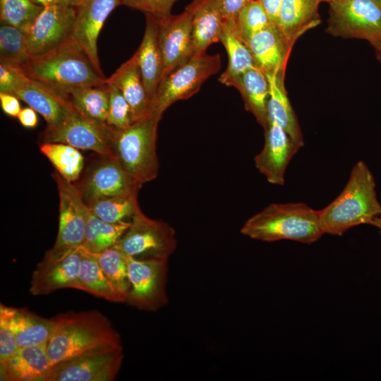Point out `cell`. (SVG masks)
Here are the masks:
<instances>
[{
  "instance_id": "19",
  "label": "cell",
  "mask_w": 381,
  "mask_h": 381,
  "mask_svg": "<svg viewBox=\"0 0 381 381\" xmlns=\"http://www.w3.org/2000/svg\"><path fill=\"white\" fill-rule=\"evenodd\" d=\"M294 44L274 22L255 34L246 43L255 66L265 73L286 71Z\"/></svg>"
},
{
  "instance_id": "25",
  "label": "cell",
  "mask_w": 381,
  "mask_h": 381,
  "mask_svg": "<svg viewBox=\"0 0 381 381\" xmlns=\"http://www.w3.org/2000/svg\"><path fill=\"white\" fill-rule=\"evenodd\" d=\"M285 71L265 73L270 89L269 121L280 126L302 147L304 146L303 135L284 87Z\"/></svg>"
},
{
  "instance_id": "36",
  "label": "cell",
  "mask_w": 381,
  "mask_h": 381,
  "mask_svg": "<svg viewBox=\"0 0 381 381\" xmlns=\"http://www.w3.org/2000/svg\"><path fill=\"white\" fill-rule=\"evenodd\" d=\"M31 59L25 33L14 26L1 23L0 64L23 66Z\"/></svg>"
},
{
  "instance_id": "24",
  "label": "cell",
  "mask_w": 381,
  "mask_h": 381,
  "mask_svg": "<svg viewBox=\"0 0 381 381\" xmlns=\"http://www.w3.org/2000/svg\"><path fill=\"white\" fill-rule=\"evenodd\" d=\"M186 10L192 16L195 54H205L212 44L220 42L224 18L219 0H193Z\"/></svg>"
},
{
  "instance_id": "47",
  "label": "cell",
  "mask_w": 381,
  "mask_h": 381,
  "mask_svg": "<svg viewBox=\"0 0 381 381\" xmlns=\"http://www.w3.org/2000/svg\"><path fill=\"white\" fill-rule=\"evenodd\" d=\"M36 4L44 6L47 5H66L71 6H75L79 0H32Z\"/></svg>"
},
{
  "instance_id": "13",
  "label": "cell",
  "mask_w": 381,
  "mask_h": 381,
  "mask_svg": "<svg viewBox=\"0 0 381 381\" xmlns=\"http://www.w3.org/2000/svg\"><path fill=\"white\" fill-rule=\"evenodd\" d=\"M42 143H61L93 151L102 157L115 158L109 128L95 123L73 109L59 124L47 126Z\"/></svg>"
},
{
  "instance_id": "2",
  "label": "cell",
  "mask_w": 381,
  "mask_h": 381,
  "mask_svg": "<svg viewBox=\"0 0 381 381\" xmlns=\"http://www.w3.org/2000/svg\"><path fill=\"white\" fill-rule=\"evenodd\" d=\"M381 213L375 177L362 160L356 163L338 196L320 210L324 234L341 236L350 229L371 224Z\"/></svg>"
},
{
  "instance_id": "7",
  "label": "cell",
  "mask_w": 381,
  "mask_h": 381,
  "mask_svg": "<svg viewBox=\"0 0 381 381\" xmlns=\"http://www.w3.org/2000/svg\"><path fill=\"white\" fill-rule=\"evenodd\" d=\"M329 6L328 34L370 44L381 41V0H341Z\"/></svg>"
},
{
  "instance_id": "28",
  "label": "cell",
  "mask_w": 381,
  "mask_h": 381,
  "mask_svg": "<svg viewBox=\"0 0 381 381\" xmlns=\"http://www.w3.org/2000/svg\"><path fill=\"white\" fill-rule=\"evenodd\" d=\"M320 0H282L277 25L292 43L320 23Z\"/></svg>"
},
{
  "instance_id": "27",
  "label": "cell",
  "mask_w": 381,
  "mask_h": 381,
  "mask_svg": "<svg viewBox=\"0 0 381 381\" xmlns=\"http://www.w3.org/2000/svg\"><path fill=\"white\" fill-rule=\"evenodd\" d=\"M230 86L239 91L246 109L265 129L270 123L267 112L270 89L265 73L255 65L235 79Z\"/></svg>"
},
{
  "instance_id": "45",
  "label": "cell",
  "mask_w": 381,
  "mask_h": 381,
  "mask_svg": "<svg viewBox=\"0 0 381 381\" xmlns=\"http://www.w3.org/2000/svg\"><path fill=\"white\" fill-rule=\"evenodd\" d=\"M37 111L31 107H25L21 109L18 116L20 124L25 128H35L38 123Z\"/></svg>"
},
{
  "instance_id": "15",
  "label": "cell",
  "mask_w": 381,
  "mask_h": 381,
  "mask_svg": "<svg viewBox=\"0 0 381 381\" xmlns=\"http://www.w3.org/2000/svg\"><path fill=\"white\" fill-rule=\"evenodd\" d=\"M116 158L104 159L91 167L77 186L86 204L121 194L140 190Z\"/></svg>"
},
{
  "instance_id": "50",
  "label": "cell",
  "mask_w": 381,
  "mask_h": 381,
  "mask_svg": "<svg viewBox=\"0 0 381 381\" xmlns=\"http://www.w3.org/2000/svg\"><path fill=\"white\" fill-rule=\"evenodd\" d=\"M341 1V0H320V2H327L328 4L333 3V2H337V1Z\"/></svg>"
},
{
  "instance_id": "23",
  "label": "cell",
  "mask_w": 381,
  "mask_h": 381,
  "mask_svg": "<svg viewBox=\"0 0 381 381\" xmlns=\"http://www.w3.org/2000/svg\"><path fill=\"white\" fill-rule=\"evenodd\" d=\"M146 23L143 40L135 52L143 81L150 99L153 97L163 75L164 66L158 39V20L145 14Z\"/></svg>"
},
{
  "instance_id": "41",
  "label": "cell",
  "mask_w": 381,
  "mask_h": 381,
  "mask_svg": "<svg viewBox=\"0 0 381 381\" xmlns=\"http://www.w3.org/2000/svg\"><path fill=\"white\" fill-rule=\"evenodd\" d=\"M176 0H121V5L150 14L157 19L171 15Z\"/></svg>"
},
{
  "instance_id": "10",
  "label": "cell",
  "mask_w": 381,
  "mask_h": 381,
  "mask_svg": "<svg viewBox=\"0 0 381 381\" xmlns=\"http://www.w3.org/2000/svg\"><path fill=\"white\" fill-rule=\"evenodd\" d=\"M177 246L175 230L168 223L147 217L140 209L116 246L135 258H168Z\"/></svg>"
},
{
  "instance_id": "39",
  "label": "cell",
  "mask_w": 381,
  "mask_h": 381,
  "mask_svg": "<svg viewBox=\"0 0 381 381\" xmlns=\"http://www.w3.org/2000/svg\"><path fill=\"white\" fill-rule=\"evenodd\" d=\"M107 83L109 90L107 126L116 131L125 129L135 121L131 108L120 90L110 83Z\"/></svg>"
},
{
  "instance_id": "22",
  "label": "cell",
  "mask_w": 381,
  "mask_h": 381,
  "mask_svg": "<svg viewBox=\"0 0 381 381\" xmlns=\"http://www.w3.org/2000/svg\"><path fill=\"white\" fill-rule=\"evenodd\" d=\"M14 95L41 114L47 126L59 124L74 109L68 97L30 78Z\"/></svg>"
},
{
  "instance_id": "48",
  "label": "cell",
  "mask_w": 381,
  "mask_h": 381,
  "mask_svg": "<svg viewBox=\"0 0 381 381\" xmlns=\"http://www.w3.org/2000/svg\"><path fill=\"white\" fill-rule=\"evenodd\" d=\"M375 50V54L377 61L381 64V41L371 44Z\"/></svg>"
},
{
  "instance_id": "46",
  "label": "cell",
  "mask_w": 381,
  "mask_h": 381,
  "mask_svg": "<svg viewBox=\"0 0 381 381\" xmlns=\"http://www.w3.org/2000/svg\"><path fill=\"white\" fill-rule=\"evenodd\" d=\"M270 20L277 23L282 0H258Z\"/></svg>"
},
{
  "instance_id": "33",
  "label": "cell",
  "mask_w": 381,
  "mask_h": 381,
  "mask_svg": "<svg viewBox=\"0 0 381 381\" xmlns=\"http://www.w3.org/2000/svg\"><path fill=\"white\" fill-rule=\"evenodd\" d=\"M40 150L62 177L71 183L78 180L84 166L78 149L61 143H42Z\"/></svg>"
},
{
  "instance_id": "51",
  "label": "cell",
  "mask_w": 381,
  "mask_h": 381,
  "mask_svg": "<svg viewBox=\"0 0 381 381\" xmlns=\"http://www.w3.org/2000/svg\"><path fill=\"white\" fill-rule=\"evenodd\" d=\"M380 236H381V232H380Z\"/></svg>"
},
{
  "instance_id": "34",
  "label": "cell",
  "mask_w": 381,
  "mask_h": 381,
  "mask_svg": "<svg viewBox=\"0 0 381 381\" xmlns=\"http://www.w3.org/2000/svg\"><path fill=\"white\" fill-rule=\"evenodd\" d=\"M139 190L99 199L87 204L90 210L101 219L116 223L132 217L140 210Z\"/></svg>"
},
{
  "instance_id": "11",
  "label": "cell",
  "mask_w": 381,
  "mask_h": 381,
  "mask_svg": "<svg viewBox=\"0 0 381 381\" xmlns=\"http://www.w3.org/2000/svg\"><path fill=\"white\" fill-rule=\"evenodd\" d=\"M123 358L122 345L94 349L54 364L45 381H112Z\"/></svg>"
},
{
  "instance_id": "14",
  "label": "cell",
  "mask_w": 381,
  "mask_h": 381,
  "mask_svg": "<svg viewBox=\"0 0 381 381\" xmlns=\"http://www.w3.org/2000/svg\"><path fill=\"white\" fill-rule=\"evenodd\" d=\"M157 20L164 78L195 55L192 16L185 9L180 14H171Z\"/></svg>"
},
{
  "instance_id": "12",
  "label": "cell",
  "mask_w": 381,
  "mask_h": 381,
  "mask_svg": "<svg viewBox=\"0 0 381 381\" xmlns=\"http://www.w3.org/2000/svg\"><path fill=\"white\" fill-rule=\"evenodd\" d=\"M75 9L66 5H47L25 34L32 59L44 56L73 37Z\"/></svg>"
},
{
  "instance_id": "31",
  "label": "cell",
  "mask_w": 381,
  "mask_h": 381,
  "mask_svg": "<svg viewBox=\"0 0 381 381\" xmlns=\"http://www.w3.org/2000/svg\"><path fill=\"white\" fill-rule=\"evenodd\" d=\"M82 248L80 269L75 289L110 302L122 303L121 298L100 267L95 255Z\"/></svg>"
},
{
  "instance_id": "20",
  "label": "cell",
  "mask_w": 381,
  "mask_h": 381,
  "mask_svg": "<svg viewBox=\"0 0 381 381\" xmlns=\"http://www.w3.org/2000/svg\"><path fill=\"white\" fill-rule=\"evenodd\" d=\"M0 318L13 332L19 348L47 344L53 332L52 318H44L25 308L1 304Z\"/></svg>"
},
{
  "instance_id": "30",
  "label": "cell",
  "mask_w": 381,
  "mask_h": 381,
  "mask_svg": "<svg viewBox=\"0 0 381 381\" xmlns=\"http://www.w3.org/2000/svg\"><path fill=\"white\" fill-rule=\"evenodd\" d=\"M130 224L131 221L126 220L116 223L107 222L94 214L88 208L82 247L90 253H98L114 246L126 232Z\"/></svg>"
},
{
  "instance_id": "32",
  "label": "cell",
  "mask_w": 381,
  "mask_h": 381,
  "mask_svg": "<svg viewBox=\"0 0 381 381\" xmlns=\"http://www.w3.org/2000/svg\"><path fill=\"white\" fill-rule=\"evenodd\" d=\"M219 42L227 52L228 64L225 71L220 75L219 81L230 86L235 79L255 64L248 46L224 23Z\"/></svg>"
},
{
  "instance_id": "21",
  "label": "cell",
  "mask_w": 381,
  "mask_h": 381,
  "mask_svg": "<svg viewBox=\"0 0 381 381\" xmlns=\"http://www.w3.org/2000/svg\"><path fill=\"white\" fill-rule=\"evenodd\" d=\"M47 344L19 348L12 356L0 363L1 380L45 381L52 368Z\"/></svg>"
},
{
  "instance_id": "37",
  "label": "cell",
  "mask_w": 381,
  "mask_h": 381,
  "mask_svg": "<svg viewBox=\"0 0 381 381\" xmlns=\"http://www.w3.org/2000/svg\"><path fill=\"white\" fill-rule=\"evenodd\" d=\"M42 9V6L32 0H0L1 23L14 26L25 34Z\"/></svg>"
},
{
  "instance_id": "16",
  "label": "cell",
  "mask_w": 381,
  "mask_h": 381,
  "mask_svg": "<svg viewBox=\"0 0 381 381\" xmlns=\"http://www.w3.org/2000/svg\"><path fill=\"white\" fill-rule=\"evenodd\" d=\"M264 130V145L254 158L255 166L270 183L283 186L286 168L301 147L273 121Z\"/></svg>"
},
{
  "instance_id": "42",
  "label": "cell",
  "mask_w": 381,
  "mask_h": 381,
  "mask_svg": "<svg viewBox=\"0 0 381 381\" xmlns=\"http://www.w3.org/2000/svg\"><path fill=\"white\" fill-rule=\"evenodd\" d=\"M18 349L13 332L7 323L0 318V363L12 356Z\"/></svg>"
},
{
  "instance_id": "29",
  "label": "cell",
  "mask_w": 381,
  "mask_h": 381,
  "mask_svg": "<svg viewBox=\"0 0 381 381\" xmlns=\"http://www.w3.org/2000/svg\"><path fill=\"white\" fill-rule=\"evenodd\" d=\"M68 98L74 109L84 116L107 126L109 107V90L107 82L73 89L68 94Z\"/></svg>"
},
{
  "instance_id": "6",
  "label": "cell",
  "mask_w": 381,
  "mask_h": 381,
  "mask_svg": "<svg viewBox=\"0 0 381 381\" xmlns=\"http://www.w3.org/2000/svg\"><path fill=\"white\" fill-rule=\"evenodd\" d=\"M221 68L219 54H195L162 78L151 99L150 116L162 119L164 111L179 100L195 95L203 83Z\"/></svg>"
},
{
  "instance_id": "40",
  "label": "cell",
  "mask_w": 381,
  "mask_h": 381,
  "mask_svg": "<svg viewBox=\"0 0 381 381\" xmlns=\"http://www.w3.org/2000/svg\"><path fill=\"white\" fill-rule=\"evenodd\" d=\"M28 79L22 66L0 64V92L14 95Z\"/></svg>"
},
{
  "instance_id": "26",
  "label": "cell",
  "mask_w": 381,
  "mask_h": 381,
  "mask_svg": "<svg viewBox=\"0 0 381 381\" xmlns=\"http://www.w3.org/2000/svg\"><path fill=\"white\" fill-rule=\"evenodd\" d=\"M107 82L120 90L131 108L135 121L150 116V99L145 90L135 54L107 78Z\"/></svg>"
},
{
  "instance_id": "5",
  "label": "cell",
  "mask_w": 381,
  "mask_h": 381,
  "mask_svg": "<svg viewBox=\"0 0 381 381\" xmlns=\"http://www.w3.org/2000/svg\"><path fill=\"white\" fill-rule=\"evenodd\" d=\"M160 119L147 116L128 128H109L111 145L115 158L140 186L155 179L159 172L157 131Z\"/></svg>"
},
{
  "instance_id": "8",
  "label": "cell",
  "mask_w": 381,
  "mask_h": 381,
  "mask_svg": "<svg viewBox=\"0 0 381 381\" xmlns=\"http://www.w3.org/2000/svg\"><path fill=\"white\" fill-rule=\"evenodd\" d=\"M168 259L126 255L130 289L125 303L145 311H157L167 304Z\"/></svg>"
},
{
  "instance_id": "38",
  "label": "cell",
  "mask_w": 381,
  "mask_h": 381,
  "mask_svg": "<svg viewBox=\"0 0 381 381\" xmlns=\"http://www.w3.org/2000/svg\"><path fill=\"white\" fill-rule=\"evenodd\" d=\"M271 22L260 2L255 0L238 13L233 31L246 44L255 34L265 28Z\"/></svg>"
},
{
  "instance_id": "43",
  "label": "cell",
  "mask_w": 381,
  "mask_h": 381,
  "mask_svg": "<svg viewBox=\"0 0 381 381\" xmlns=\"http://www.w3.org/2000/svg\"><path fill=\"white\" fill-rule=\"evenodd\" d=\"M255 0H219L224 23L234 30L236 19L241 11Z\"/></svg>"
},
{
  "instance_id": "17",
  "label": "cell",
  "mask_w": 381,
  "mask_h": 381,
  "mask_svg": "<svg viewBox=\"0 0 381 381\" xmlns=\"http://www.w3.org/2000/svg\"><path fill=\"white\" fill-rule=\"evenodd\" d=\"M82 246L57 259L43 258L32 274L30 293L49 294L64 288L75 289L82 260Z\"/></svg>"
},
{
  "instance_id": "1",
  "label": "cell",
  "mask_w": 381,
  "mask_h": 381,
  "mask_svg": "<svg viewBox=\"0 0 381 381\" xmlns=\"http://www.w3.org/2000/svg\"><path fill=\"white\" fill-rule=\"evenodd\" d=\"M52 318L54 326L47 344L52 366L94 349L122 345L119 332L98 310H68Z\"/></svg>"
},
{
  "instance_id": "4",
  "label": "cell",
  "mask_w": 381,
  "mask_h": 381,
  "mask_svg": "<svg viewBox=\"0 0 381 381\" xmlns=\"http://www.w3.org/2000/svg\"><path fill=\"white\" fill-rule=\"evenodd\" d=\"M240 231L265 242L290 240L304 244L313 243L325 234L320 210L300 202L271 203L247 219Z\"/></svg>"
},
{
  "instance_id": "49",
  "label": "cell",
  "mask_w": 381,
  "mask_h": 381,
  "mask_svg": "<svg viewBox=\"0 0 381 381\" xmlns=\"http://www.w3.org/2000/svg\"><path fill=\"white\" fill-rule=\"evenodd\" d=\"M370 225L377 228L379 232H381V213L374 219Z\"/></svg>"
},
{
  "instance_id": "18",
  "label": "cell",
  "mask_w": 381,
  "mask_h": 381,
  "mask_svg": "<svg viewBox=\"0 0 381 381\" xmlns=\"http://www.w3.org/2000/svg\"><path fill=\"white\" fill-rule=\"evenodd\" d=\"M120 5L121 0H79L75 6L76 16L73 37L101 72L98 37L108 16Z\"/></svg>"
},
{
  "instance_id": "44",
  "label": "cell",
  "mask_w": 381,
  "mask_h": 381,
  "mask_svg": "<svg viewBox=\"0 0 381 381\" xmlns=\"http://www.w3.org/2000/svg\"><path fill=\"white\" fill-rule=\"evenodd\" d=\"M0 104L3 111L11 117L17 118L22 109L18 97L13 94L0 92Z\"/></svg>"
},
{
  "instance_id": "9",
  "label": "cell",
  "mask_w": 381,
  "mask_h": 381,
  "mask_svg": "<svg viewBox=\"0 0 381 381\" xmlns=\"http://www.w3.org/2000/svg\"><path fill=\"white\" fill-rule=\"evenodd\" d=\"M59 196V229L53 247L44 258L57 259L82 246L88 210L76 186L57 171L53 175Z\"/></svg>"
},
{
  "instance_id": "3",
  "label": "cell",
  "mask_w": 381,
  "mask_h": 381,
  "mask_svg": "<svg viewBox=\"0 0 381 381\" xmlns=\"http://www.w3.org/2000/svg\"><path fill=\"white\" fill-rule=\"evenodd\" d=\"M22 68L30 78L66 97L73 89L107 80L73 37L51 52L32 59Z\"/></svg>"
},
{
  "instance_id": "35",
  "label": "cell",
  "mask_w": 381,
  "mask_h": 381,
  "mask_svg": "<svg viewBox=\"0 0 381 381\" xmlns=\"http://www.w3.org/2000/svg\"><path fill=\"white\" fill-rule=\"evenodd\" d=\"M94 254L122 303H125L130 289L126 255L115 246Z\"/></svg>"
}]
</instances>
